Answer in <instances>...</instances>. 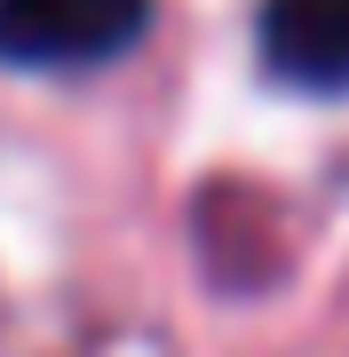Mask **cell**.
<instances>
[{
    "instance_id": "cell-1",
    "label": "cell",
    "mask_w": 349,
    "mask_h": 357,
    "mask_svg": "<svg viewBox=\"0 0 349 357\" xmlns=\"http://www.w3.org/2000/svg\"><path fill=\"white\" fill-rule=\"evenodd\" d=\"M151 32V0H0V64L88 72Z\"/></svg>"
},
{
    "instance_id": "cell-2",
    "label": "cell",
    "mask_w": 349,
    "mask_h": 357,
    "mask_svg": "<svg viewBox=\"0 0 349 357\" xmlns=\"http://www.w3.org/2000/svg\"><path fill=\"white\" fill-rule=\"evenodd\" d=\"M262 64L302 96H349V0H262Z\"/></svg>"
}]
</instances>
